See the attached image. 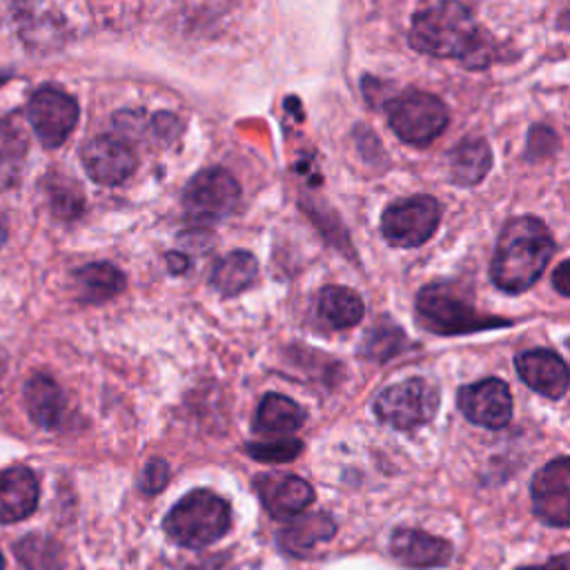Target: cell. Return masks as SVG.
Returning <instances> with one entry per match:
<instances>
[{"instance_id": "1", "label": "cell", "mask_w": 570, "mask_h": 570, "mask_svg": "<svg viewBox=\"0 0 570 570\" xmlns=\"http://www.w3.org/2000/svg\"><path fill=\"white\" fill-rule=\"evenodd\" d=\"M410 45L436 58H456L468 69H483L494 58L490 33L461 2H436L412 16Z\"/></svg>"}, {"instance_id": "2", "label": "cell", "mask_w": 570, "mask_h": 570, "mask_svg": "<svg viewBox=\"0 0 570 570\" xmlns=\"http://www.w3.org/2000/svg\"><path fill=\"white\" fill-rule=\"evenodd\" d=\"M552 252L554 240L539 218H512L505 223L497 240L490 276L494 285L508 294L525 292L539 281L552 258Z\"/></svg>"}, {"instance_id": "3", "label": "cell", "mask_w": 570, "mask_h": 570, "mask_svg": "<svg viewBox=\"0 0 570 570\" xmlns=\"http://www.w3.org/2000/svg\"><path fill=\"white\" fill-rule=\"evenodd\" d=\"M232 523L229 503L209 492L194 490L185 494L165 517V532L171 541L187 548H205L218 541Z\"/></svg>"}, {"instance_id": "4", "label": "cell", "mask_w": 570, "mask_h": 570, "mask_svg": "<svg viewBox=\"0 0 570 570\" xmlns=\"http://www.w3.org/2000/svg\"><path fill=\"white\" fill-rule=\"evenodd\" d=\"M416 314L425 330L443 336L505 327L510 321L479 314L450 285H425L416 296Z\"/></svg>"}, {"instance_id": "5", "label": "cell", "mask_w": 570, "mask_h": 570, "mask_svg": "<svg viewBox=\"0 0 570 570\" xmlns=\"http://www.w3.org/2000/svg\"><path fill=\"white\" fill-rule=\"evenodd\" d=\"M392 131L410 145H428L448 127V107L428 91L407 89L385 107Z\"/></svg>"}, {"instance_id": "6", "label": "cell", "mask_w": 570, "mask_h": 570, "mask_svg": "<svg viewBox=\"0 0 570 570\" xmlns=\"http://www.w3.org/2000/svg\"><path fill=\"white\" fill-rule=\"evenodd\" d=\"M436 410L439 390L421 376L387 385L374 401V414L396 430L419 428L432 421Z\"/></svg>"}, {"instance_id": "7", "label": "cell", "mask_w": 570, "mask_h": 570, "mask_svg": "<svg viewBox=\"0 0 570 570\" xmlns=\"http://www.w3.org/2000/svg\"><path fill=\"white\" fill-rule=\"evenodd\" d=\"M441 220V205L436 198L419 194L394 200L381 216V232L394 247L423 245Z\"/></svg>"}, {"instance_id": "8", "label": "cell", "mask_w": 570, "mask_h": 570, "mask_svg": "<svg viewBox=\"0 0 570 570\" xmlns=\"http://www.w3.org/2000/svg\"><path fill=\"white\" fill-rule=\"evenodd\" d=\"M27 116L38 140L56 149L69 138L78 122V102L65 89L45 85L29 98Z\"/></svg>"}, {"instance_id": "9", "label": "cell", "mask_w": 570, "mask_h": 570, "mask_svg": "<svg viewBox=\"0 0 570 570\" xmlns=\"http://www.w3.org/2000/svg\"><path fill=\"white\" fill-rule=\"evenodd\" d=\"M238 200L240 187L236 178L220 167L196 174L183 191L185 212L200 220H216L229 216L236 209Z\"/></svg>"}, {"instance_id": "10", "label": "cell", "mask_w": 570, "mask_h": 570, "mask_svg": "<svg viewBox=\"0 0 570 570\" xmlns=\"http://www.w3.org/2000/svg\"><path fill=\"white\" fill-rule=\"evenodd\" d=\"M530 494L532 510L543 523L570 525V456H559L534 472Z\"/></svg>"}, {"instance_id": "11", "label": "cell", "mask_w": 570, "mask_h": 570, "mask_svg": "<svg viewBox=\"0 0 570 570\" xmlns=\"http://www.w3.org/2000/svg\"><path fill=\"white\" fill-rule=\"evenodd\" d=\"M456 405L468 421L490 430H499L512 419L510 387L505 381L494 376L463 385L456 394Z\"/></svg>"}, {"instance_id": "12", "label": "cell", "mask_w": 570, "mask_h": 570, "mask_svg": "<svg viewBox=\"0 0 570 570\" xmlns=\"http://www.w3.org/2000/svg\"><path fill=\"white\" fill-rule=\"evenodd\" d=\"M80 160L91 180L100 185H120L136 169L131 149L116 136H94L80 149Z\"/></svg>"}, {"instance_id": "13", "label": "cell", "mask_w": 570, "mask_h": 570, "mask_svg": "<svg viewBox=\"0 0 570 570\" xmlns=\"http://www.w3.org/2000/svg\"><path fill=\"white\" fill-rule=\"evenodd\" d=\"M521 381L548 399H561L570 385V370L566 361L546 347L521 352L514 358Z\"/></svg>"}, {"instance_id": "14", "label": "cell", "mask_w": 570, "mask_h": 570, "mask_svg": "<svg viewBox=\"0 0 570 570\" xmlns=\"http://www.w3.org/2000/svg\"><path fill=\"white\" fill-rule=\"evenodd\" d=\"M254 485L265 510L276 519H292L314 501L312 485L294 474H261Z\"/></svg>"}, {"instance_id": "15", "label": "cell", "mask_w": 570, "mask_h": 570, "mask_svg": "<svg viewBox=\"0 0 570 570\" xmlns=\"http://www.w3.org/2000/svg\"><path fill=\"white\" fill-rule=\"evenodd\" d=\"M390 552L410 568H439L452 559V543L416 528H396L390 537Z\"/></svg>"}, {"instance_id": "16", "label": "cell", "mask_w": 570, "mask_h": 570, "mask_svg": "<svg viewBox=\"0 0 570 570\" xmlns=\"http://www.w3.org/2000/svg\"><path fill=\"white\" fill-rule=\"evenodd\" d=\"M38 479L24 465L0 472V523L27 519L38 505Z\"/></svg>"}, {"instance_id": "17", "label": "cell", "mask_w": 570, "mask_h": 570, "mask_svg": "<svg viewBox=\"0 0 570 570\" xmlns=\"http://www.w3.org/2000/svg\"><path fill=\"white\" fill-rule=\"evenodd\" d=\"M24 403L29 416L47 430L62 425L65 416V396L58 383L47 374H36L24 385Z\"/></svg>"}, {"instance_id": "18", "label": "cell", "mask_w": 570, "mask_h": 570, "mask_svg": "<svg viewBox=\"0 0 570 570\" xmlns=\"http://www.w3.org/2000/svg\"><path fill=\"white\" fill-rule=\"evenodd\" d=\"M303 421L305 412L296 401L283 394H265L254 416V430L261 434L285 436L294 434L303 425Z\"/></svg>"}, {"instance_id": "19", "label": "cell", "mask_w": 570, "mask_h": 570, "mask_svg": "<svg viewBox=\"0 0 570 570\" xmlns=\"http://www.w3.org/2000/svg\"><path fill=\"white\" fill-rule=\"evenodd\" d=\"M256 276H258L256 258L249 252L236 249L216 261L209 274V283L218 294L236 296L243 289H247L256 281Z\"/></svg>"}, {"instance_id": "20", "label": "cell", "mask_w": 570, "mask_h": 570, "mask_svg": "<svg viewBox=\"0 0 570 570\" xmlns=\"http://www.w3.org/2000/svg\"><path fill=\"white\" fill-rule=\"evenodd\" d=\"M492 167V151L483 138H465L450 154V176L456 185H476Z\"/></svg>"}, {"instance_id": "21", "label": "cell", "mask_w": 570, "mask_h": 570, "mask_svg": "<svg viewBox=\"0 0 570 570\" xmlns=\"http://www.w3.org/2000/svg\"><path fill=\"white\" fill-rule=\"evenodd\" d=\"M363 298L341 285H327L318 294V316L332 330H345L356 325L363 318Z\"/></svg>"}, {"instance_id": "22", "label": "cell", "mask_w": 570, "mask_h": 570, "mask_svg": "<svg viewBox=\"0 0 570 570\" xmlns=\"http://www.w3.org/2000/svg\"><path fill=\"white\" fill-rule=\"evenodd\" d=\"M334 521L323 514V512H314V514H305L296 521H292L278 537L281 546L285 552L303 557L307 554L316 543L327 541L334 537Z\"/></svg>"}, {"instance_id": "23", "label": "cell", "mask_w": 570, "mask_h": 570, "mask_svg": "<svg viewBox=\"0 0 570 570\" xmlns=\"http://www.w3.org/2000/svg\"><path fill=\"white\" fill-rule=\"evenodd\" d=\"M80 298L87 303H105L122 292L125 276L111 263H89L76 272Z\"/></svg>"}, {"instance_id": "24", "label": "cell", "mask_w": 570, "mask_h": 570, "mask_svg": "<svg viewBox=\"0 0 570 570\" xmlns=\"http://www.w3.org/2000/svg\"><path fill=\"white\" fill-rule=\"evenodd\" d=\"M16 554L27 570H62V552L49 537L29 534L20 539Z\"/></svg>"}, {"instance_id": "25", "label": "cell", "mask_w": 570, "mask_h": 570, "mask_svg": "<svg viewBox=\"0 0 570 570\" xmlns=\"http://www.w3.org/2000/svg\"><path fill=\"white\" fill-rule=\"evenodd\" d=\"M405 347V336L403 332L394 325V323H379L376 327H372L367 334H365V341H363V347L361 352L367 356V358H374V361H385L390 356H394L396 352H401Z\"/></svg>"}, {"instance_id": "26", "label": "cell", "mask_w": 570, "mask_h": 570, "mask_svg": "<svg viewBox=\"0 0 570 570\" xmlns=\"http://www.w3.org/2000/svg\"><path fill=\"white\" fill-rule=\"evenodd\" d=\"M301 441L296 439H283L276 443H249L247 454L263 463H285L301 454Z\"/></svg>"}, {"instance_id": "27", "label": "cell", "mask_w": 570, "mask_h": 570, "mask_svg": "<svg viewBox=\"0 0 570 570\" xmlns=\"http://www.w3.org/2000/svg\"><path fill=\"white\" fill-rule=\"evenodd\" d=\"M167 479H169V468H167V463H165L163 459H151V461L145 465V472H142V476H140V488H142V492H147V494H156V492H160V490L165 488Z\"/></svg>"}, {"instance_id": "28", "label": "cell", "mask_w": 570, "mask_h": 570, "mask_svg": "<svg viewBox=\"0 0 570 570\" xmlns=\"http://www.w3.org/2000/svg\"><path fill=\"white\" fill-rule=\"evenodd\" d=\"M552 285L559 294L570 296V258L559 263V267L552 272Z\"/></svg>"}, {"instance_id": "29", "label": "cell", "mask_w": 570, "mask_h": 570, "mask_svg": "<svg viewBox=\"0 0 570 570\" xmlns=\"http://www.w3.org/2000/svg\"><path fill=\"white\" fill-rule=\"evenodd\" d=\"M543 570H570V552L566 554H557L552 559H548L546 566H541Z\"/></svg>"}, {"instance_id": "30", "label": "cell", "mask_w": 570, "mask_h": 570, "mask_svg": "<svg viewBox=\"0 0 570 570\" xmlns=\"http://www.w3.org/2000/svg\"><path fill=\"white\" fill-rule=\"evenodd\" d=\"M7 234H9V229H7V220H4V216L0 214V245L7 240Z\"/></svg>"}, {"instance_id": "31", "label": "cell", "mask_w": 570, "mask_h": 570, "mask_svg": "<svg viewBox=\"0 0 570 570\" xmlns=\"http://www.w3.org/2000/svg\"><path fill=\"white\" fill-rule=\"evenodd\" d=\"M559 24H561L563 29H568V31H570V9H566V11L561 13V18H559Z\"/></svg>"}, {"instance_id": "32", "label": "cell", "mask_w": 570, "mask_h": 570, "mask_svg": "<svg viewBox=\"0 0 570 570\" xmlns=\"http://www.w3.org/2000/svg\"><path fill=\"white\" fill-rule=\"evenodd\" d=\"M519 570H543V568H537V566H525V568H519Z\"/></svg>"}, {"instance_id": "33", "label": "cell", "mask_w": 570, "mask_h": 570, "mask_svg": "<svg viewBox=\"0 0 570 570\" xmlns=\"http://www.w3.org/2000/svg\"><path fill=\"white\" fill-rule=\"evenodd\" d=\"M0 570H4V561H2V554H0Z\"/></svg>"}, {"instance_id": "34", "label": "cell", "mask_w": 570, "mask_h": 570, "mask_svg": "<svg viewBox=\"0 0 570 570\" xmlns=\"http://www.w3.org/2000/svg\"><path fill=\"white\" fill-rule=\"evenodd\" d=\"M0 374H2V361H0Z\"/></svg>"}, {"instance_id": "35", "label": "cell", "mask_w": 570, "mask_h": 570, "mask_svg": "<svg viewBox=\"0 0 570 570\" xmlns=\"http://www.w3.org/2000/svg\"><path fill=\"white\" fill-rule=\"evenodd\" d=\"M566 345H568V347H570V338H568V343H566Z\"/></svg>"}]
</instances>
